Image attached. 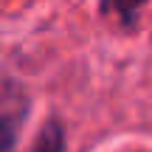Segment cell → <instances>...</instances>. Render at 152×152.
<instances>
[{
	"label": "cell",
	"mask_w": 152,
	"mask_h": 152,
	"mask_svg": "<svg viewBox=\"0 0 152 152\" xmlns=\"http://www.w3.org/2000/svg\"><path fill=\"white\" fill-rule=\"evenodd\" d=\"M31 99L26 87L14 79L0 76V152H11L20 138V130L28 118Z\"/></svg>",
	"instance_id": "cell-1"
},
{
	"label": "cell",
	"mask_w": 152,
	"mask_h": 152,
	"mask_svg": "<svg viewBox=\"0 0 152 152\" xmlns=\"http://www.w3.org/2000/svg\"><path fill=\"white\" fill-rule=\"evenodd\" d=\"M147 0H102V14L118 28H135Z\"/></svg>",
	"instance_id": "cell-2"
},
{
	"label": "cell",
	"mask_w": 152,
	"mask_h": 152,
	"mask_svg": "<svg viewBox=\"0 0 152 152\" xmlns=\"http://www.w3.org/2000/svg\"><path fill=\"white\" fill-rule=\"evenodd\" d=\"M34 152H65V132H62L59 121H51V124L37 135Z\"/></svg>",
	"instance_id": "cell-3"
}]
</instances>
